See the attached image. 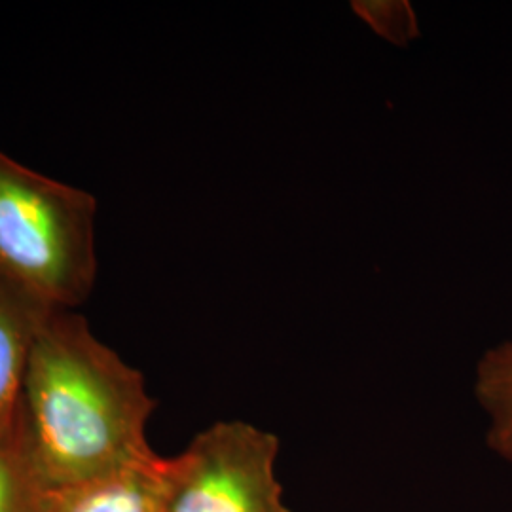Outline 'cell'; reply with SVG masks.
Returning a JSON list of instances; mask_svg holds the SVG:
<instances>
[{
    "label": "cell",
    "instance_id": "cell-5",
    "mask_svg": "<svg viewBox=\"0 0 512 512\" xmlns=\"http://www.w3.org/2000/svg\"><path fill=\"white\" fill-rule=\"evenodd\" d=\"M160 471H128L54 490L48 512H164Z\"/></svg>",
    "mask_w": 512,
    "mask_h": 512
},
{
    "label": "cell",
    "instance_id": "cell-2",
    "mask_svg": "<svg viewBox=\"0 0 512 512\" xmlns=\"http://www.w3.org/2000/svg\"><path fill=\"white\" fill-rule=\"evenodd\" d=\"M92 192L0 150V281L46 310H76L97 281Z\"/></svg>",
    "mask_w": 512,
    "mask_h": 512
},
{
    "label": "cell",
    "instance_id": "cell-8",
    "mask_svg": "<svg viewBox=\"0 0 512 512\" xmlns=\"http://www.w3.org/2000/svg\"><path fill=\"white\" fill-rule=\"evenodd\" d=\"M351 10L389 44L408 46L420 37L416 10L406 0H355Z\"/></svg>",
    "mask_w": 512,
    "mask_h": 512
},
{
    "label": "cell",
    "instance_id": "cell-6",
    "mask_svg": "<svg viewBox=\"0 0 512 512\" xmlns=\"http://www.w3.org/2000/svg\"><path fill=\"white\" fill-rule=\"evenodd\" d=\"M475 397L488 418V448L512 465V340L488 349L478 361Z\"/></svg>",
    "mask_w": 512,
    "mask_h": 512
},
{
    "label": "cell",
    "instance_id": "cell-3",
    "mask_svg": "<svg viewBox=\"0 0 512 512\" xmlns=\"http://www.w3.org/2000/svg\"><path fill=\"white\" fill-rule=\"evenodd\" d=\"M279 439L253 423L217 421L160 471L164 512H291L275 475Z\"/></svg>",
    "mask_w": 512,
    "mask_h": 512
},
{
    "label": "cell",
    "instance_id": "cell-7",
    "mask_svg": "<svg viewBox=\"0 0 512 512\" xmlns=\"http://www.w3.org/2000/svg\"><path fill=\"white\" fill-rule=\"evenodd\" d=\"M54 490L38 471L23 416L0 439V512H48Z\"/></svg>",
    "mask_w": 512,
    "mask_h": 512
},
{
    "label": "cell",
    "instance_id": "cell-4",
    "mask_svg": "<svg viewBox=\"0 0 512 512\" xmlns=\"http://www.w3.org/2000/svg\"><path fill=\"white\" fill-rule=\"evenodd\" d=\"M46 311L0 281V439L18 423L31 346Z\"/></svg>",
    "mask_w": 512,
    "mask_h": 512
},
{
    "label": "cell",
    "instance_id": "cell-1",
    "mask_svg": "<svg viewBox=\"0 0 512 512\" xmlns=\"http://www.w3.org/2000/svg\"><path fill=\"white\" fill-rule=\"evenodd\" d=\"M156 401L141 370L101 342L76 310H48L31 346L21 416L52 490L128 471L156 473L147 439Z\"/></svg>",
    "mask_w": 512,
    "mask_h": 512
}]
</instances>
